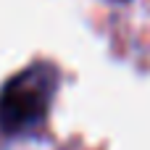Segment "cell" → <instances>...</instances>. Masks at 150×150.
<instances>
[{"label": "cell", "instance_id": "1", "mask_svg": "<svg viewBox=\"0 0 150 150\" xmlns=\"http://www.w3.org/2000/svg\"><path fill=\"white\" fill-rule=\"evenodd\" d=\"M53 87L55 76L47 74V66H32L29 71L13 76L0 92V132L21 134L37 127L47 113Z\"/></svg>", "mask_w": 150, "mask_h": 150}]
</instances>
